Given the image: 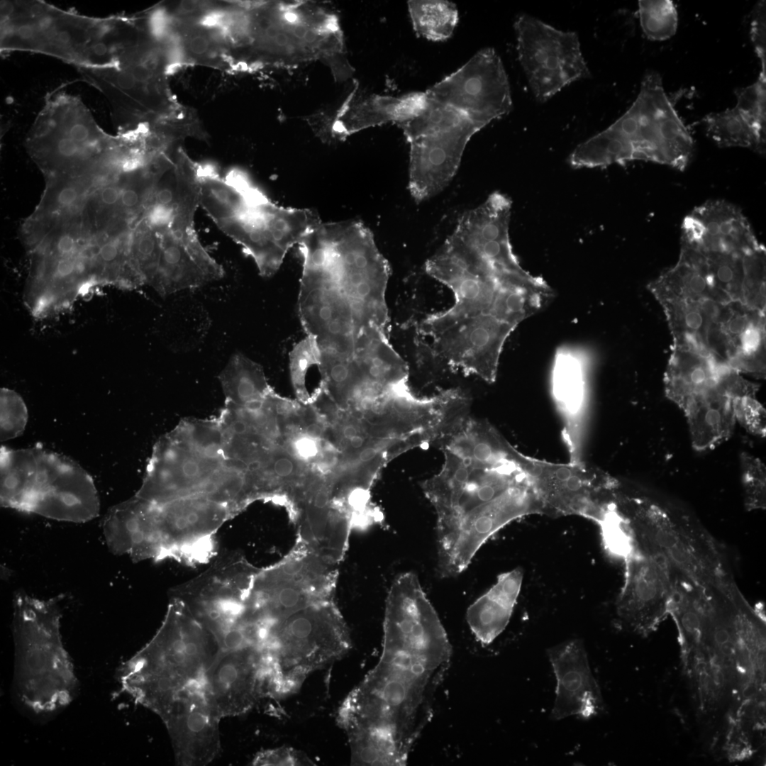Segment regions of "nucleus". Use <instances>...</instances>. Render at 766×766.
I'll return each instance as SVG.
<instances>
[{
	"instance_id": "a18cd8bd",
	"label": "nucleus",
	"mask_w": 766,
	"mask_h": 766,
	"mask_svg": "<svg viewBox=\"0 0 766 766\" xmlns=\"http://www.w3.org/2000/svg\"><path fill=\"white\" fill-rule=\"evenodd\" d=\"M321 440H316L302 433L289 443V448L296 457L302 461L316 460L321 452Z\"/></svg>"
},
{
	"instance_id": "f3484780",
	"label": "nucleus",
	"mask_w": 766,
	"mask_h": 766,
	"mask_svg": "<svg viewBox=\"0 0 766 766\" xmlns=\"http://www.w3.org/2000/svg\"><path fill=\"white\" fill-rule=\"evenodd\" d=\"M514 28L518 61L535 100L544 103L572 83L591 77L577 34L526 13Z\"/></svg>"
},
{
	"instance_id": "c756f323",
	"label": "nucleus",
	"mask_w": 766,
	"mask_h": 766,
	"mask_svg": "<svg viewBox=\"0 0 766 766\" xmlns=\"http://www.w3.org/2000/svg\"><path fill=\"white\" fill-rule=\"evenodd\" d=\"M683 411L695 450H712L733 433L736 418L733 399L722 392L718 383L691 399Z\"/></svg>"
},
{
	"instance_id": "7c9ffc66",
	"label": "nucleus",
	"mask_w": 766,
	"mask_h": 766,
	"mask_svg": "<svg viewBox=\"0 0 766 766\" xmlns=\"http://www.w3.org/2000/svg\"><path fill=\"white\" fill-rule=\"evenodd\" d=\"M725 363L711 355L672 345L664 374L666 396L683 410L691 399L717 384Z\"/></svg>"
},
{
	"instance_id": "dca6fc26",
	"label": "nucleus",
	"mask_w": 766,
	"mask_h": 766,
	"mask_svg": "<svg viewBox=\"0 0 766 766\" xmlns=\"http://www.w3.org/2000/svg\"><path fill=\"white\" fill-rule=\"evenodd\" d=\"M257 570L242 557H223L173 596L207 629L220 650H235L247 644L243 631L245 601Z\"/></svg>"
},
{
	"instance_id": "6ab92c4d",
	"label": "nucleus",
	"mask_w": 766,
	"mask_h": 766,
	"mask_svg": "<svg viewBox=\"0 0 766 766\" xmlns=\"http://www.w3.org/2000/svg\"><path fill=\"white\" fill-rule=\"evenodd\" d=\"M156 560L201 563L215 552L214 535L236 514L227 505L196 496L154 504Z\"/></svg>"
},
{
	"instance_id": "bb28decb",
	"label": "nucleus",
	"mask_w": 766,
	"mask_h": 766,
	"mask_svg": "<svg viewBox=\"0 0 766 766\" xmlns=\"http://www.w3.org/2000/svg\"><path fill=\"white\" fill-rule=\"evenodd\" d=\"M148 204L165 233L194 228V215L200 205L198 163L179 150L157 181Z\"/></svg>"
},
{
	"instance_id": "b1692460",
	"label": "nucleus",
	"mask_w": 766,
	"mask_h": 766,
	"mask_svg": "<svg viewBox=\"0 0 766 766\" xmlns=\"http://www.w3.org/2000/svg\"><path fill=\"white\" fill-rule=\"evenodd\" d=\"M759 244L742 211L724 200L695 207L682 224V245L702 254L745 253Z\"/></svg>"
},
{
	"instance_id": "aec40b11",
	"label": "nucleus",
	"mask_w": 766,
	"mask_h": 766,
	"mask_svg": "<svg viewBox=\"0 0 766 766\" xmlns=\"http://www.w3.org/2000/svg\"><path fill=\"white\" fill-rule=\"evenodd\" d=\"M426 93L431 99L459 111L481 128L513 108L506 70L491 48L479 50Z\"/></svg>"
},
{
	"instance_id": "c9c22d12",
	"label": "nucleus",
	"mask_w": 766,
	"mask_h": 766,
	"mask_svg": "<svg viewBox=\"0 0 766 766\" xmlns=\"http://www.w3.org/2000/svg\"><path fill=\"white\" fill-rule=\"evenodd\" d=\"M750 251L745 253H701L714 287L731 300L744 305L745 257Z\"/></svg>"
},
{
	"instance_id": "5fc2aeb1",
	"label": "nucleus",
	"mask_w": 766,
	"mask_h": 766,
	"mask_svg": "<svg viewBox=\"0 0 766 766\" xmlns=\"http://www.w3.org/2000/svg\"><path fill=\"white\" fill-rule=\"evenodd\" d=\"M131 73L133 76L135 81H139L141 82L149 79L151 75L149 69L143 65H136L133 67Z\"/></svg>"
},
{
	"instance_id": "412c9836",
	"label": "nucleus",
	"mask_w": 766,
	"mask_h": 766,
	"mask_svg": "<svg viewBox=\"0 0 766 766\" xmlns=\"http://www.w3.org/2000/svg\"><path fill=\"white\" fill-rule=\"evenodd\" d=\"M624 561L625 578L616 613L623 624L645 636L670 614V570L653 555L636 548Z\"/></svg>"
},
{
	"instance_id": "f257e3e1",
	"label": "nucleus",
	"mask_w": 766,
	"mask_h": 766,
	"mask_svg": "<svg viewBox=\"0 0 766 766\" xmlns=\"http://www.w3.org/2000/svg\"><path fill=\"white\" fill-rule=\"evenodd\" d=\"M451 657L447 632L417 575L400 574L386 601L379 660L338 712L354 764L406 765Z\"/></svg>"
},
{
	"instance_id": "c85d7f7f",
	"label": "nucleus",
	"mask_w": 766,
	"mask_h": 766,
	"mask_svg": "<svg viewBox=\"0 0 766 766\" xmlns=\"http://www.w3.org/2000/svg\"><path fill=\"white\" fill-rule=\"evenodd\" d=\"M523 570L516 567L500 574L496 582L466 611V621L482 645L492 643L506 628L521 592Z\"/></svg>"
},
{
	"instance_id": "ddd939ff",
	"label": "nucleus",
	"mask_w": 766,
	"mask_h": 766,
	"mask_svg": "<svg viewBox=\"0 0 766 766\" xmlns=\"http://www.w3.org/2000/svg\"><path fill=\"white\" fill-rule=\"evenodd\" d=\"M409 143V189L416 203L442 192L455 175L467 144L482 128L429 98L426 109L399 126Z\"/></svg>"
},
{
	"instance_id": "13d9d810",
	"label": "nucleus",
	"mask_w": 766,
	"mask_h": 766,
	"mask_svg": "<svg viewBox=\"0 0 766 766\" xmlns=\"http://www.w3.org/2000/svg\"><path fill=\"white\" fill-rule=\"evenodd\" d=\"M58 40L63 43H67L70 40V35L67 31H62L58 35Z\"/></svg>"
},
{
	"instance_id": "4c0bfd02",
	"label": "nucleus",
	"mask_w": 766,
	"mask_h": 766,
	"mask_svg": "<svg viewBox=\"0 0 766 766\" xmlns=\"http://www.w3.org/2000/svg\"><path fill=\"white\" fill-rule=\"evenodd\" d=\"M741 484L747 511L765 509L766 506V467L763 462L746 452L740 455Z\"/></svg>"
},
{
	"instance_id": "1a4fd4ad",
	"label": "nucleus",
	"mask_w": 766,
	"mask_h": 766,
	"mask_svg": "<svg viewBox=\"0 0 766 766\" xmlns=\"http://www.w3.org/2000/svg\"><path fill=\"white\" fill-rule=\"evenodd\" d=\"M0 460L1 506L72 523L99 515L91 477L67 457L38 446H1Z\"/></svg>"
},
{
	"instance_id": "f03ea898",
	"label": "nucleus",
	"mask_w": 766,
	"mask_h": 766,
	"mask_svg": "<svg viewBox=\"0 0 766 766\" xmlns=\"http://www.w3.org/2000/svg\"><path fill=\"white\" fill-rule=\"evenodd\" d=\"M434 445L443 462L421 489L436 514L437 573L451 578L494 533L543 508L527 477V456L487 421L465 413Z\"/></svg>"
},
{
	"instance_id": "393cba45",
	"label": "nucleus",
	"mask_w": 766,
	"mask_h": 766,
	"mask_svg": "<svg viewBox=\"0 0 766 766\" xmlns=\"http://www.w3.org/2000/svg\"><path fill=\"white\" fill-rule=\"evenodd\" d=\"M160 235V260L150 286L161 296L197 288L223 277V267L203 247L194 228Z\"/></svg>"
},
{
	"instance_id": "de8ad7c7",
	"label": "nucleus",
	"mask_w": 766,
	"mask_h": 766,
	"mask_svg": "<svg viewBox=\"0 0 766 766\" xmlns=\"http://www.w3.org/2000/svg\"><path fill=\"white\" fill-rule=\"evenodd\" d=\"M77 241L68 233L61 235L54 245V257H69L77 254Z\"/></svg>"
},
{
	"instance_id": "09e8293b",
	"label": "nucleus",
	"mask_w": 766,
	"mask_h": 766,
	"mask_svg": "<svg viewBox=\"0 0 766 766\" xmlns=\"http://www.w3.org/2000/svg\"><path fill=\"white\" fill-rule=\"evenodd\" d=\"M122 187L123 184L121 186L111 184L103 187L99 192V201L101 204L107 207L118 206Z\"/></svg>"
},
{
	"instance_id": "8fccbe9b",
	"label": "nucleus",
	"mask_w": 766,
	"mask_h": 766,
	"mask_svg": "<svg viewBox=\"0 0 766 766\" xmlns=\"http://www.w3.org/2000/svg\"><path fill=\"white\" fill-rule=\"evenodd\" d=\"M56 150L61 157L72 158L79 153L80 146L79 143L75 142L71 138L62 137L57 141Z\"/></svg>"
},
{
	"instance_id": "e433bc0d",
	"label": "nucleus",
	"mask_w": 766,
	"mask_h": 766,
	"mask_svg": "<svg viewBox=\"0 0 766 766\" xmlns=\"http://www.w3.org/2000/svg\"><path fill=\"white\" fill-rule=\"evenodd\" d=\"M638 13L642 30L650 40H666L677 32L678 13L671 0H640Z\"/></svg>"
},
{
	"instance_id": "c03bdc74",
	"label": "nucleus",
	"mask_w": 766,
	"mask_h": 766,
	"mask_svg": "<svg viewBox=\"0 0 766 766\" xmlns=\"http://www.w3.org/2000/svg\"><path fill=\"white\" fill-rule=\"evenodd\" d=\"M765 1H759L750 15V38L761 65L760 74L766 76V7Z\"/></svg>"
},
{
	"instance_id": "2f4dec72",
	"label": "nucleus",
	"mask_w": 766,
	"mask_h": 766,
	"mask_svg": "<svg viewBox=\"0 0 766 766\" xmlns=\"http://www.w3.org/2000/svg\"><path fill=\"white\" fill-rule=\"evenodd\" d=\"M553 393L564 419V437L570 448V462L579 461L586 417L585 399L582 373L574 360L562 357L557 360Z\"/></svg>"
},
{
	"instance_id": "4be33fe9",
	"label": "nucleus",
	"mask_w": 766,
	"mask_h": 766,
	"mask_svg": "<svg viewBox=\"0 0 766 766\" xmlns=\"http://www.w3.org/2000/svg\"><path fill=\"white\" fill-rule=\"evenodd\" d=\"M206 700L220 718L251 710L267 695L262 655L253 646L219 650L206 670Z\"/></svg>"
},
{
	"instance_id": "0eeeda50",
	"label": "nucleus",
	"mask_w": 766,
	"mask_h": 766,
	"mask_svg": "<svg viewBox=\"0 0 766 766\" xmlns=\"http://www.w3.org/2000/svg\"><path fill=\"white\" fill-rule=\"evenodd\" d=\"M693 151V138L667 96L662 77L648 71L627 111L578 145L568 162L574 168H600L641 160L684 170Z\"/></svg>"
},
{
	"instance_id": "cd10ccee",
	"label": "nucleus",
	"mask_w": 766,
	"mask_h": 766,
	"mask_svg": "<svg viewBox=\"0 0 766 766\" xmlns=\"http://www.w3.org/2000/svg\"><path fill=\"white\" fill-rule=\"evenodd\" d=\"M153 529L152 504L136 496L111 508L103 523L109 550L134 561L152 559Z\"/></svg>"
},
{
	"instance_id": "5701e85b",
	"label": "nucleus",
	"mask_w": 766,
	"mask_h": 766,
	"mask_svg": "<svg viewBox=\"0 0 766 766\" xmlns=\"http://www.w3.org/2000/svg\"><path fill=\"white\" fill-rule=\"evenodd\" d=\"M160 718L168 731L177 765H205L218 755L221 718L209 704L204 688L180 696Z\"/></svg>"
},
{
	"instance_id": "79ce46f5",
	"label": "nucleus",
	"mask_w": 766,
	"mask_h": 766,
	"mask_svg": "<svg viewBox=\"0 0 766 766\" xmlns=\"http://www.w3.org/2000/svg\"><path fill=\"white\" fill-rule=\"evenodd\" d=\"M736 421L748 433L765 438L766 435V411L762 405L752 396L736 398L733 400Z\"/></svg>"
},
{
	"instance_id": "39448f33",
	"label": "nucleus",
	"mask_w": 766,
	"mask_h": 766,
	"mask_svg": "<svg viewBox=\"0 0 766 766\" xmlns=\"http://www.w3.org/2000/svg\"><path fill=\"white\" fill-rule=\"evenodd\" d=\"M246 492L244 474L225 455L218 418H186L155 444L135 496L154 504L203 496L237 512Z\"/></svg>"
},
{
	"instance_id": "ea45409f",
	"label": "nucleus",
	"mask_w": 766,
	"mask_h": 766,
	"mask_svg": "<svg viewBox=\"0 0 766 766\" xmlns=\"http://www.w3.org/2000/svg\"><path fill=\"white\" fill-rule=\"evenodd\" d=\"M0 403V437L5 441L23 433L28 415L23 399L13 390L1 388Z\"/></svg>"
},
{
	"instance_id": "a19ab883",
	"label": "nucleus",
	"mask_w": 766,
	"mask_h": 766,
	"mask_svg": "<svg viewBox=\"0 0 766 766\" xmlns=\"http://www.w3.org/2000/svg\"><path fill=\"white\" fill-rule=\"evenodd\" d=\"M321 350L316 340L309 335L297 343L289 353L292 378L297 394L305 398L306 374L314 365L319 367Z\"/></svg>"
},
{
	"instance_id": "f8f14e48",
	"label": "nucleus",
	"mask_w": 766,
	"mask_h": 766,
	"mask_svg": "<svg viewBox=\"0 0 766 766\" xmlns=\"http://www.w3.org/2000/svg\"><path fill=\"white\" fill-rule=\"evenodd\" d=\"M616 506L631 535L633 550L653 555L670 570L704 586L732 577L720 546L701 526L677 518L647 497L621 492Z\"/></svg>"
},
{
	"instance_id": "2eb2a0df",
	"label": "nucleus",
	"mask_w": 766,
	"mask_h": 766,
	"mask_svg": "<svg viewBox=\"0 0 766 766\" xmlns=\"http://www.w3.org/2000/svg\"><path fill=\"white\" fill-rule=\"evenodd\" d=\"M337 565L297 542L282 561L255 574L245 599L249 618L267 626L310 604L333 599Z\"/></svg>"
},
{
	"instance_id": "9b49d317",
	"label": "nucleus",
	"mask_w": 766,
	"mask_h": 766,
	"mask_svg": "<svg viewBox=\"0 0 766 766\" xmlns=\"http://www.w3.org/2000/svg\"><path fill=\"white\" fill-rule=\"evenodd\" d=\"M264 631L261 652L270 696L294 693L309 675L339 659L351 647L333 599L296 611Z\"/></svg>"
},
{
	"instance_id": "49530a36",
	"label": "nucleus",
	"mask_w": 766,
	"mask_h": 766,
	"mask_svg": "<svg viewBox=\"0 0 766 766\" xmlns=\"http://www.w3.org/2000/svg\"><path fill=\"white\" fill-rule=\"evenodd\" d=\"M81 195V189L73 184L61 187L55 196V203L60 208L71 206L77 202Z\"/></svg>"
},
{
	"instance_id": "864d4df0",
	"label": "nucleus",
	"mask_w": 766,
	"mask_h": 766,
	"mask_svg": "<svg viewBox=\"0 0 766 766\" xmlns=\"http://www.w3.org/2000/svg\"><path fill=\"white\" fill-rule=\"evenodd\" d=\"M118 84L119 87L126 90L131 89L134 87L135 84V79L131 72H122L117 78Z\"/></svg>"
},
{
	"instance_id": "6e6d98bb",
	"label": "nucleus",
	"mask_w": 766,
	"mask_h": 766,
	"mask_svg": "<svg viewBox=\"0 0 766 766\" xmlns=\"http://www.w3.org/2000/svg\"><path fill=\"white\" fill-rule=\"evenodd\" d=\"M18 35L23 38H29L33 34V30L29 26H21L18 30Z\"/></svg>"
},
{
	"instance_id": "bf43d9fd",
	"label": "nucleus",
	"mask_w": 766,
	"mask_h": 766,
	"mask_svg": "<svg viewBox=\"0 0 766 766\" xmlns=\"http://www.w3.org/2000/svg\"><path fill=\"white\" fill-rule=\"evenodd\" d=\"M31 12L34 15H38L41 12V8L38 6H34L31 9Z\"/></svg>"
},
{
	"instance_id": "a211bd4d",
	"label": "nucleus",
	"mask_w": 766,
	"mask_h": 766,
	"mask_svg": "<svg viewBox=\"0 0 766 766\" xmlns=\"http://www.w3.org/2000/svg\"><path fill=\"white\" fill-rule=\"evenodd\" d=\"M526 472L545 514L577 515L599 525L613 507L621 489L616 478L581 460L554 463L527 456Z\"/></svg>"
},
{
	"instance_id": "20e7f679",
	"label": "nucleus",
	"mask_w": 766,
	"mask_h": 766,
	"mask_svg": "<svg viewBox=\"0 0 766 766\" xmlns=\"http://www.w3.org/2000/svg\"><path fill=\"white\" fill-rule=\"evenodd\" d=\"M425 269L454 299L448 309L421 321V334L452 370L494 382L504 343L515 329L497 318L500 296L507 282L528 272L491 261L454 233L427 260Z\"/></svg>"
},
{
	"instance_id": "603ef678",
	"label": "nucleus",
	"mask_w": 766,
	"mask_h": 766,
	"mask_svg": "<svg viewBox=\"0 0 766 766\" xmlns=\"http://www.w3.org/2000/svg\"><path fill=\"white\" fill-rule=\"evenodd\" d=\"M69 137L78 143L85 142L89 137L90 132L87 126L82 123L72 125L69 130Z\"/></svg>"
},
{
	"instance_id": "3c124183",
	"label": "nucleus",
	"mask_w": 766,
	"mask_h": 766,
	"mask_svg": "<svg viewBox=\"0 0 766 766\" xmlns=\"http://www.w3.org/2000/svg\"><path fill=\"white\" fill-rule=\"evenodd\" d=\"M209 41L202 35L192 36L187 43L188 50L192 55H202L209 49Z\"/></svg>"
},
{
	"instance_id": "58836bf2",
	"label": "nucleus",
	"mask_w": 766,
	"mask_h": 766,
	"mask_svg": "<svg viewBox=\"0 0 766 766\" xmlns=\"http://www.w3.org/2000/svg\"><path fill=\"white\" fill-rule=\"evenodd\" d=\"M735 95L737 99L735 107L754 127L765 134L766 76L760 74L750 85L736 89Z\"/></svg>"
},
{
	"instance_id": "a878e982",
	"label": "nucleus",
	"mask_w": 766,
	"mask_h": 766,
	"mask_svg": "<svg viewBox=\"0 0 766 766\" xmlns=\"http://www.w3.org/2000/svg\"><path fill=\"white\" fill-rule=\"evenodd\" d=\"M556 679L552 718H589L602 709L600 689L590 670L582 642L572 639L548 650Z\"/></svg>"
},
{
	"instance_id": "6e6552de",
	"label": "nucleus",
	"mask_w": 766,
	"mask_h": 766,
	"mask_svg": "<svg viewBox=\"0 0 766 766\" xmlns=\"http://www.w3.org/2000/svg\"><path fill=\"white\" fill-rule=\"evenodd\" d=\"M62 597L40 599L18 592L13 599L14 682L21 702L35 714L69 705L77 678L60 633Z\"/></svg>"
},
{
	"instance_id": "4468645a",
	"label": "nucleus",
	"mask_w": 766,
	"mask_h": 766,
	"mask_svg": "<svg viewBox=\"0 0 766 766\" xmlns=\"http://www.w3.org/2000/svg\"><path fill=\"white\" fill-rule=\"evenodd\" d=\"M242 201L235 213L216 225L255 261L261 276H272L288 250L321 222L310 209L279 206L253 184L240 177Z\"/></svg>"
},
{
	"instance_id": "4d7b16f0",
	"label": "nucleus",
	"mask_w": 766,
	"mask_h": 766,
	"mask_svg": "<svg viewBox=\"0 0 766 766\" xmlns=\"http://www.w3.org/2000/svg\"><path fill=\"white\" fill-rule=\"evenodd\" d=\"M93 50L94 54L97 55H104L107 51V47L105 44L99 43L94 45Z\"/></svg>"
},
{
	"instance_id": "7ed1b4c3",
	"label": "nucleus",
	"mask_w": 766,
	"mask_h": 766,
	"mask_svg": "<svg viewBox=\"0 0 766 766\" xmlns=\"http://www.w3.org/2000/svg\"><path fill=\"white\" fill-rule=\"evenodd\" d=\"M299 318L321 360L362 363L395 351L389 338L387 260L362 223H320L298 243Z\"/></svg>"
},
{
	"instance_id": "423d86ee",
	"label": "nucleus",
	"mask_w": 766,
	"mask_h": 766,
	"mask_svg": "<svg viewBox=\"0 0 766 766\" xmlns=\"http://www.w3.org/2000/svg\"><path fill=\"white\" fill-rule=\"evenodd\" d=\"M218 651L211 633L172 596L155 635L121 667V689L160 718L183 693L204 684Z\"/></svg>"
},
{
	"instance_id": "9d476101",
	"label": "nucleus",
	"mask_w": 766,
	"mask_h": 766,
	"mask_svg": "<svg viewBox=\"0 0 766 766\" xmlns=\"http://www.w3.org/2000/svg\"><path fill=\"white\" fill-rule=\"evenodd\" d=\"M238 42L255 63L297 65L335 57L343 37L335 14L316 2L248 1Z\"/></svg>"
},
{
	"instance_id": "72a5a7b5",
	"label": "nucleus",
	"mask_w": 766,
	"mask_h": 766,
	"mask_svg": "<svg viewBox=\"0 0 766 766\" xmlns=\"http://www.w3.org/2000/svg\"><path fill=\"white\" fill-rule=\"evenodd\" d=\"M703 123L708 136L719 147L765 151V134L754 127L735 106L706 115Z\"/></svg>"
},
{
	"instance_id": "37998d69",
	"label": "nucleus",
	"mask_w": 766,
	"mask_h": 766,
	"mask_svg": "<svg viewBox=\"0 0 766 766\" xmlns=\"http://www.w3.org/2000/svg\"><path fill=\"white\" fill-rule=\"evenodd\" d=\"M252 765H313L309 757L291 747L282 746L258 752L252 760Z\"/></svg>"
},
{
	"instance_id": "473e14b6",
	"label": "nucleus",
	"mask_w": 766,
	"mask_h": 766,
	"mask_svg": "<svg viewBox=\"0 0 766 766\" xmlns=\"http://www.w3.org/2000/svg\"><path fill=\"white\" fill-rule=\"evenodd\" d=\"M218 377L225 402L235 405L263 399L272 391L261 366L239 353L231 356Z\"/></svg>"
},
{
	"instance_id": "f704fd0d",
	"label": "nucleus",
	"mask_w": 766,
	"mask_h": 766,
	"mask_svg": "<svg viewBox=\"0 0 766 766\" xmlns=\"http://www.w3.org/2000/svg\"><path fill=\"white\" fill-rule=\"evenodd\" d=\"M407 4L418 36L437 42L452 35L459 21L455 4L445 0H411Z\"/></svg>"
}]
</instances>
